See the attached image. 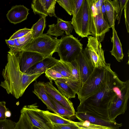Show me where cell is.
<instances>
[{"label":"cell","instance_id":"cell-1","mask_svg":"<svg viewBox=\"0 0 129 129\" xmlns=\"http://www.w3.org/2000/svg\"><path fill=\"white\" fill-rule=\"evenodd\" d=\"M7 63L2 72L4 80L0 86L5 88L8 94L18 99L23 95L26 88L42 74L28 75L20 71L17 58L8 53Z\"/></svg>","mask_w":129,"mask_h":129},{"label":"cell","instance_id":"cell-2","mask_svg":"<svg viewBox=\"0 0 129 129\" xmlns=\"http://www.w3.org/2000/svg\"><path fill=\"white\" fill-rule=\"evenodd\" d=\"M111 68H94L79 91L78 95L80 103L81 105L87 99L96 93L105 86L108 79Z\"/></svg>","mask_w":129,"mask_h":129},{"label":"cell","instance_id":"cell-3","mask_svg":"<svg viewBox=\"0 0 129 129\" xmlns=\"http://www.w3.org/2000/svg\"><path fill=\"white\" fill-rule=\"evenodd\" d=\"M115 94L107 108L110 121H115L119 115L123 114L127 109L129 97V80L121 81L115 87Z\"/></svg>","mask_w":129,"mask_h":129},{"label":"cell","instance_id":"cell-4","mask_svg":"<svg viewBox=\"0 0 129 129\" xmlns=\"http://www.w3.org/2000/svg\"><path fill=\"white\" fill-rule=\"evenodd\" d=\"M60 39L47 34H43L32 39L21 48L12 49L17 51H24L39 53L46 57L52 56L57 52Z\"/></svg>","mask_w":129,"mask_h":129},{"label":"cell","instance_id":"cell-5","mask_svg":"<svg viewBox=\"0 0 129 129\" xmlns=\"http://www.w3.org/2000/svg\"><path fill=\"white\" fill-rule=\"evenodd\" d=\"M83 45L72 35L63 36L60 39L57 52L60 60L71 62L74 60L83 50Z\"/></svg>","mask_w":129,"mask_h":129},{"label":"cell","instance_id":"cell-6","mask_svg":"<svg viewBox=\"0 0 129 129\" xmlns=\"http://www.w3.org/2000/svg\"><path fill=\"white\" fill-rule=\"evenodd\" d=\"M91 14V0H84L76 14L73 16L72 24L75 32L82 38L91 35L90 30Z\"/></svg>","mask_w":129,"mask_h":129},{"label":"cell","instance_id":"cell-7","mask_svg":"<svg viewBox=\"0 0 129 129\" xmlns=\"http://www.w3.org/2000/svg\"><path fill=\"white\" fill-rule=\"evenodd\" d=\"M86 50L92 64L94 68L111 69L110 64L106 62L104 56V51L101 43L95 37L89 36Z\"/></svg>","mask_w":129,"mask_h":129},{"label":"cell","instance_id":"cell-8","mask_svg":"<svg viewBox=\"0 0 129 129\" xmlns=\"http://www.w3.org/2000/svg\"><path fill=\"white\" fill-rule=\"evenodd\" d=\"M8 53L16 57L19 70L24 73L33 65L45 57L39 53L33 52L10 49Z\"/></svg>","mask_w":129,"mask_h":129},{"label":"cell","instance_id":"cell-9","mask_svg":"<svg viewBox=\"0 0 129 129\" xmlns=\"http://www.w3.org/2000/svg\"><path fill=\"white\" fill-rule=\"evenodd\" d=\"M108 22L102 13L95 15L91 14L90 24V32L93 37L101 43L104 40L105 34L110 30Z\"/></svg>","mask_w":129,"mask_h":129},{"label":"cell","instance_id":"cell-10","mask_svg":"<svg viewBox=\"0 0 129 129\" xmlns=\"http://www.w3.org/2000/svg\"><path fill=\"white\" fill-rule=\"evenodd\" d=\"M82 85L91 74L94 68L88 53L85 48L83 49L75 59Z\"/></svg>","mask_w":129,"mask_h":129},{"label":"cell","instance_id":"cell-11","mask_svg":"<svg viewBox=\"0 0 129 129\" xmlns=\"http://www.w3.org/2000/svg\"><path fill=\"white\" fill-rule=\"evenodd\" d=\"M37 103L24 106L21 110L26 114L33 126L40 129H51L41 115Z\"/></svg>","mask_w":129,"mask_h":129},{"label":"cell","instance_id":"cell-12","mask_svg":"<svg viewBox=\"0 0 129 129\" xmlns=\"http://www.w3.org/2000/svg\"><path fill=\"white\" fill-rule=\"evenodd\" d=\"M56 2V0H33L31 8L35 14L57 17L55 11Z\"/></svg>","mask_w":129,"mask_h":129},{"label":"cell","instance_id":"cell-13","mask_svg":"<svg viewBox=\"0 0 129 129\" xmlns=\"http://www.w3.org/2000/svg\"><path fill=\"white\" fill-rule=\"evenodd\" d=\"M75 115L80 121H87L91 123L105 126L111 129H119L122 125V123H118L116 121L103 119L84 112L77 111L75 112Z\"/></svg>","mask_w":129,"mask_h":129},{"label":"cell","instance_id":"cell-14","mask_svg":"<svg viewBox=\"0 0 129 129\" xmlns=\"http://www.w3.org/2000/svg\"><path fill=\"white\" fill-rule=\"evenodd\" d=\"M45 85L46 92L51 97L69 110L75 113L72 103L53 86L52 82H47Z\"/></svg>","mask_w":129,"mask_h":129},{"label":"cell","instance_id":"cell-15","mask_svg":"<svg viewBox=\"0 0 129 129\" xmlns=\"http://www.w3.org/2000/svg\"><path fill=\"white\" fill-rule=\"evenodd\" d=\"M57 19L56 24L48 25L49 28L46 34L57 38L59 36H63L65 31L66 36L70 35L74 29L71 21H65L59 18H57Z\"/></svg>","mask_w":129,"mask_h":129},{"label":"cell","instance_id":"cell-16","mask_svg":"<svg viewBox=\"0 0 129 129\" xmlns=\"http://www.w3.org/2000/svg\"><path fill=\"white\" fill-rule=\"evenodd\" d=\"M59 60L52 56L45 57L28 69L24 73L28 75L45 73L48 69L51 68L57 64Z\"/></svg>","mask_w":129,"mask_h":129},{"label":"cell","instance_id":"cell-17","mask_svg":"<svg viewBox=\"0 0 129 129\" xmlns=\"http://www.w3.org/2000/svg\"><path fill=\"white\" fill-rule=\"evenodd\" d=\"M29 10L23 5H16L11 8L6 16L10 22L16 24L27 19Z\"/></svg>","mask_w":129,"mask_h":129},{"label":"cell","instance_id":"cell-18","mask_svg":"<svg viewBox=\"0 0 129 129\" xmlns=\"http://www.w3.org/2000/svg\"><path fill=\"white\" fill-rule=\"evenodd\" d=\"M45 83L44 82L40 81L35 83L33 92L46 105L49 109L56 114L55 108L47 94Z\"/></svg>","mask_w":129,"mask_h":129},{"label":"cell","instance_id":"cell-19","mask_svg":"<svg viewBox=\"0 0 129 129\" xmlns=\"http://www.w3.org/2000/svg\"><path fill=\"white\" fill-rule=\"evenodd\" d=\"M107 21L110 28L115 26V22L119 12L118 0H105Z\"/></svg>","mask_w":129,"mask_h":129},{"label":"cell","instance_id":"cell-20","mask_svg":"<svg viewBox=\"0 0 129 129\" xmlns=\"http://www.w3.org/2000/svg\"><path fill=\"white\" fill-rule=\"evenodd\" d=\"M112 28L113 35L111 39L113 46L112 49L110 52L112 55L113 56L118 62H120L122 60L124 56L122 45L115 29V26Z\"/></svg>","mask_w":129,"mask_h":129},{"label":"cell","instance_id":"cell-21","mask_svg":"<svg viewBox=\"0 0 129 129\" xmlns=\"http://www.w3.org/2000/svg\"><path fill=\"white\" fill-rule=\"evenodd\" d=\"M40 112L46 122L58 124H67L71 122L72 121L48 111H43L40 109Z\"/></svg>","mask_w":129,"mask_h":129},{"label":"cell","instance_id":"cell-22","mask_svg":"<svg viewBox=\"0 0 129 129\" xmlns=\"http://www.w3.org/2000/svg\"><path fill=\"white\" fill-rule=\"evenodd\" d=\"M46 17L44 16H41L38 21L33 25L31 28L32 39L37 38L43 34L46 26Z\"/></svg>","mask_w":129,"mask_h":129},{"label":"cell","instance_id":"cell-23","mask_svg":"<svg viewBox=\"0 0 129 129\" xmlns=\"http://www.w3.org/2000/svg\"><path fill=\"white\" fill-rule=\"evenodd\" d=\"M47 94L55 108L56 114L68 118L75 115V113L69 110L53 99L48 93Z\"/></svg>","mask_w":129,"mask_h":129},{"label":"cell","instance_id":"cell-24","mask_svg":"<svg viewBox=\"0 0 129 129\" xmlns=\"http://www.w3.org/2000/svg\"><path fill=\"white\" fill-rule=\"evenodd\" d=\"M58 90L68 99L74 98L76 93L66 83L56 80L54 81Z\"/></svg>","mask_w":129,"mask_h":129},{"label":"cell","instance_id":"cell-25","mask_svg":"<svg viewBox=\"0 0 129 129\" xmlns=\"http://www.w3.org/2000/svg\"><path fill=\"white\" fill-rule=\"evenodd\" d=\"M51 68L59 72L65 78L71 79V72L68 62L59 60L57 64Z\"/></svg>","mask_w":129,"mask_h":129},{"label":"cell","instance_id":"cell-26","mask_svg":"<svg viewBox=\"0 0 129 129\" xmlns=\"http://www.w3.org/2000/svg\"><path fill=\"white\" fill-rule=\"evenodd\" d=\"M21 113L15 129H33L34 126L26 113L21 111Z\"/></svg>","mask_w":129,"mask_h":129},{"label":"cell","instance_id":"cell-27","mask_svg":"<svg viewBox=\"0 0 129 129\" xmlns=\"http://www.w3.org/2000/svg\"><path fill=\"white\" fill-rule=\"evenodd\" d=\"M68 62L70 69L71 75V79H68L72 81L81 82L79 71L75 60L71 62Z\"/></svg>","mask_w":129,"mask_h":129},{"label":"cell","instance_id":"cell-28","mask_svg":"<svg viewBox=\"0 0 129 129\" xmlns=\"http://www.w3.org/2000/svg\"><path fill=\"white\" fill-rule=\"evenodd\" d=\"M51 129H80L75 123L74 121L67 124H58L50 122H46Z\"/></svg>","mask_w":129,"mask_h":129},{"label":"cell","instance_id":"cell-29","mask_svg":"<svg viewBox=\"0 0 129 129\" xmlns=\"http://www.w3.org/2000/svg\"><path fill=\"white\" fill-rule=\"evenodd\" d=\"M56 2L69 15H73L75 7L74 0H56Z\"/></svg>","mask_w":129,"mask_h":129},{"label":"cell","instance_id":"cell-30","mask_svg":"<svg viewBox=\"0 0 129 129\" xmlns=\"http://www.w3.org/2000/svg\"><path fill=\"white\" fill-rule=\"evenodd\" d=\"M74 122L80 129H111L105 126L91 123L87 121Z\"/></svg>","mask_w":129,"mask_h":129},{"label":"cell","instance_id":"cell-31","mask_svg":"<svg viewBox=\"0 0 129 129\" xmlns=\"http://www.w3.org/2000/svg\"><path fill=\"white\" fill-rule=\"evenodd\" d=\"M56 80L66 84L76 93L78 92L82 86V84L81 82L72 81L67 78L58 79Z\"/></svg>","mask_w":129,"mask_h":129},{"label":"cell","instance_id":"cell-32","mask_svg":"<svg viewBox=\"0 0 129 129\" xmlns=\"http://www.w3.org/2000/svg\"><path fill=\"white\" fill-rule=\"evenodd\" d=\"M45 73L46 76L50 82L58 79L65 78L59 72L51 68L47 69Z\"/></svg>","mask_w":129,"mask_h":129},{"label":"cell","instance_id":"cell-33","mask_svg":"<svg viewBox=\"0 0 129 129\" xmlns=\"http://www.w3.org/2000/svg\"><path fill=\"white\" fill-rule=\"evenodd\" d=\"M16 123L9 119L0 121V129H15Z\"/></svg>","mask_w":129,"mask_h":129},{"label":"cell","instance_id":"cell-34","mask_svg":"<svg viewBox=\"0 0 129 129\" xmlns=\"http://www.w3.org/2000/svg\"><path fill=\"white\" fill-rule=\"evenodd\" d=\"M31 31V29H28L26 28L20 29L14 33L11 37L9 40H13L22 37Z\"/></svg>","mask_w":129,"mask_h":129},{"label":"cell","instance_id":"cell-35","mask_svg":"<svg viewBox=\"0 0 129 129\" xmlns=\"http://www.w3.org/2000/svg\"><path fill=\"white\" fill-rule=\"evenodd\" d=\"M32 39L31 31L24 36L20 38L17 39V41L20 46L21 48H22L27 44Z\"/></svg>","mask_w":129,"mask_h":129},{"label":"cell","instance_id":"cell-36","mask_svg":"<svg viewBox=\"0 0 129 129\" xmlns=\"http://www.w3.org/2000/svg\"><path fill=\"white\" fill-rule=\"evenodd\" d=\"M125 24L127 32L129 33V0H128L124 8Z\"/></svg>","mask_w":129,"mask_h":129},{"label":"cell","instance_id":"cell-37","mask_svg":"<svg viewBox=\"0 0 129 129\" xmlns=\"http://www.w3.org/2000/svg\"><path fill=\"white\" fill-rule=\"evenodd\" d=\"M128 0H118L119 4V12L116 19L118 21V24L120 23L122 10L124 8Z\"/></svg>","mask_w":129,"mask_h":129},{"label":"cell","instance_id":"cell-38","mask_svg":"<svg viewBox=\"0 0 129 129\" xmlns=\"http://www.w3.org/2000/svg\"><path fill=\"white\" fill-rule=\"evenodd\" d=\"M6 104L5 102H0V121L6 119L5 113L8 109L6 107Z\"/></svg>","mask_w":129,"mask_h":129},{"label":"cell","instance_id":"cell-39","mask_svg":"<svg viewBox=\"0 0 129 129\" xmlns=\"http://www.w3.org/2000/svg\"><path fill=\"white\" fill-rule=\"evenodd\" d=\"M84 0H74L75 7L73 13V16H75L80 10Z\"/></svg>","mask_w":129,"mask_h":129},{"label":"cell","instance_id":"cell-40","mask_svg":"<svg viewBox=\"0 0 129 129\" xmlns=\"http://www.w3.org/2000/svg\"><path fill=\"white\" fill-rule=\"evenodd\" d=\"M5 41L10 49L15 48V42L13 40H6Z\"/></svg>","mask_w":129,"mask_h":129},{"label":"cell","instance_id":"cell-41","mask_svg":"<svg viewBox=\"0 0 129 129\" xmlns=\"http://www.w3.org/2000/svg\"><path fill=\"white\" fill-rule=\"evenodd\" d=\"M105 0L103 3L102 5L101 6V13L105 20L107 21L106 14V11L105 7ZM108 22V21H107Z\"/></svg>","mask_w":129,"mask_h":129},{"label":"cell","instance_id":"cell-42","mask_svg":"<svg viewBox=\"0 0 129 129\" xmlns=\"http://www.w3.org/2000/svg\"><path fill=\"white\" fill-rule=\"evenodd\" d=\"M5 115L6 118L10 117L11 115V112L8 110H7L5 112Z\"/></svg>","mask_w":129,"mask_h":129},{"label":"cell","instance_id":"cell-43","mask_svg":"<svg viewBox=\"0 0 129 129\" xmlns=\"http://www.w3.org/2000/svg\"><path fill=\"white\" fill-rule=\"evenodd\" d=\"M33 129H39L37 127H36L35 126H34L33 127Z\"/></svg>","mask_w":129,"mask_h":129}]
</instances>
